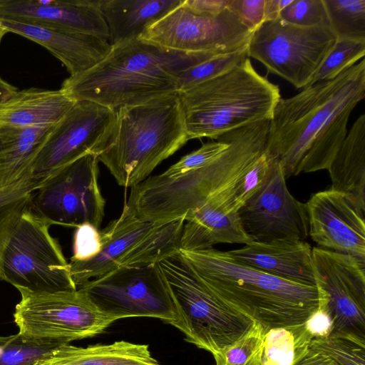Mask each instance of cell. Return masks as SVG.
I'll use <instances>...</instances> for the list:
<instances>
[{
	"label": "cell",
	"mask_w": 365,
	"mask_h": 365,
	"mask_svg": "<svg viewBox=\"0 0 365 365\" xmlns=\"http://www.w3.org/2000/svg\"><path fill=\"white\" fill-rule=\"evenodd\" d=\"M238 214L245 231L253 241H305L309 235L306 203L289 192L286 178L275 159L264 185Z\"/></svg>",
	"instance_id": "16"
},
{
	"label": "cell",
	"mask_w": 365,
	"mask_h": 365,
	"mask_svg": "<svg viewBox=\"0 0 365 365\" xmlns=\"http://www.w3.org/2000/svg\"><path fill=\"white\" fill-rule=\"evenodd\" d=\"M365 97V59L329 81L281 98L269 120L266 151L287 178L328 170L346 138L351 112Z\"/></svg>",
	"instance_id": "1"
},
{
	"label": "cell",
	"mask_w": 365,
	"mask_h": 365,
	"mask_svg": "<svg viewBox=\"0 0 365 365\" xmlns=\"http://www.w3.org/2000/svg\"><path fill=\"white\" fill-rule=\"evenodd\" d=\"M264 333L255 323L233 344L213 355L216 365H260Z\"/></svg>",
	"instance_id": "34"
},
{
	"label": "cell",
	"mask_w": 365,
	"mask_h": 365,
	"mask_svg": "<svg viewBox=\"0 0 365 365\" xmlns=\"http://www.w3.org/2000/svg\"><path fill=\"white\" fill-rule=\"evenodd\" d=\"M51 225L31 205L22 212L3 255L4 281L36 292L78 289L58 240L49 232Z\"/></svg>",
	"instance_id": "8"
},
{
	"label": "cell",
	"mask_w": 365,
	"mask_h": 365,
	"mask_svg": "<svg viewBox=\"0 0 365 365\" xmlns=\"http://www.w3.org/2000/svg\"><path fill=\"white\" fill-rule=\"evenodd\" d=\"M252 241L238 212L227 214L221 209L204 205L185 221L180 250L208 249L218 243L245 245Z\"/></svg>",
	"instance_id": "25"
},
{
	"label": "cell",
	"mask_w": 365,
	"mask_h": 365,
	"mask_svg": "<svg viewBox=\"0 0 365 365\" xmlns=\"http://www.w3.org/2000/svg\"><path fill=\"white\" fill-rule=\"evenodd\" d=\"M100 231L89 223L76 227L73 236V255L71 262L87 261L96 257L101 251Z\"/></svg>",
	"instance_id": "39"
},
{
	"label": "cell",
	"mask_w": 365,
	"mask_h": 365,
	"mask_svg": "<svg viewBox=\"0 0 365 365\" xmlns=\"http://www.w3.org/2000/svg\"><path fill=\"white\" fill-rule=\"evenodd\" d=\"M312 264L319 306L329 315L328 336L365 344V262L322 247L312 248Z\"/></svg>",
	"instance_id": "13"
},
{
	"label": "cell",
	"mask_w": 365,
	"mask_h": 365,
	"mask_svg": "<svg viewBox=\"0 0 365 365\" xmlns=\"http://www.w3.org/2000/svg\"><path fill=\"white\" fill-rule=\"evenodd\" d=\"M115 119V111L88 101H76L50 133L28 175L37 189L57 170L93 154L96 156Z\"/></svg>",
	"instance_id": "15"
},
{
	"label": "cell",
	"mask_w": 365,
	"mask_h": 365,
	"mask_svg": "<svg viewBox=\"0 0 365 365\" xmlns=\"http://www.w3.org/2000/svg\"><path fill=\"white\" fill-rule=\"evenodd\" d=\"M227 9L252 33L264 21V0H230Z\"/></svg>",
	"instance_id": "40"
},
{
	"label": "cell",
	"mask_w": 365,
	"mask_h": 365,
	"mask_svg": "<svg viewBox=\"0 0 365 365\" xmlns=\"http://www.w3.org/2000/svg\"><path fill=\"white\" fill-rule=\"evenodd\" d=\"M309 348L330 358L336 365H365V344L344 336L313 339Z\"/></svg>",
	"instance_id": "35"
},
{
	"label": "cell",
	"mask_w": 365,
	"mask_h": 365,
	"mask_svg": "<svg viewBox=\"0 0 365 365\" xmlns=\"http://www.w3.org/2000/svg\"><path fill=\"white\" fill-rule=\"evenodd\" d=\"M279 19L303 26L328 24L323 0H292L281 12Z\"/></svg>",
	"instance_id": "37"
},
{
	"label": "cell",
	"mask_w": 365,
	"mask_h": 365,
	"mask_svg": "<svg viewBox=\"0 0 365 365\" xmlns=\"http://www.w3.org/2000/svg\"><path fill=\"white\" fill-rule=\"evenodd\" d=\"M364 56L365 41L336 40L307 86L335 78L364 58Z\"/></svg>",
	"instance_id": "31"
},
{
	"label": "cell",
	"mask_w": 365,
	"mask_h": 365,
	"mask_svg": "<svg viewBox=\"0 0 365 365\" xmlns=\"http://www.w3.org/2000/svg\"><path fill=\"white\" fill-rule=\"evenodd\" d=\"M157 224L140 220L124 204L120 215L100 231V252L87 261L69 262L76 287L93 277L128 267L137 246Z\"/></svg>",
	"instance_id": "19"
},
{
	"label": "cell",
	"mask_w": 365,
	"mask_h": 365,
	"mask_svg": "<svg viewBox=\"0 0 365 365\" xmlns=\"http://www.w3.org/2000/svg\"><path fill=\"white\" fill-rule=\"evenodd\" d=\"M249 58L247 48L241 51L213 56L178 73V92L215 78Z\"/></svg>",
	"instance_id": "32"
},
{
	"label": "cell",
	"mask_w": 365,
	"mask_h": 365,
	"mask_svg": "<svg viewBox=\"0 0 365 365\" xmlns=\"http://www.w3.org/2000/svg\"><path fill=\"white\" fill-rule=\"evenodd\" d=\"M230 0H185L184 3L197 13L216 16L227 9Z\"/></svg>",
	"instance_id": "43"
},
{
	"label": "cell",
	"mask_w": 365,
	"mask_h": 365,
	"mask_svg": "<svg viewBox=\"0 0 365 365\" xmlns=\"http://www.w3.org/2000/svg\"><path fill=\"white\" fill-rule=\"evenodd\" d=\"M180 252L207 286L266 333L303 324L319 309L315 286L294 283L241 263L213 248Z\"/></svg>",
	"instance_id": "3"
},
{
	"label": "cell",
	"mask_w": 365,
	"mask_h": 365,
	"mask_svg": "<svg viewBox=\"0 0 365 365\" xmlns=\"http://www.w3.org/2000/svg\"><path fill=\"white\" fill-rule=\"evenodd\" d=\"M6 33H8V31L1 26L0 23V41Z\"/></svg>",
	"instance_id": "46"
},
{
	"label": "cell",
	"mask_w": 365,
	"mask_h": 365,
	"mask_svg": "<svg viewBox=\"0 0 365 365\" xmlns=\"http://www.w3.org/2000/svg\"><path fill=\"white\" fill-rule=\"evenodd\" d=\"M292 1V0H264V21L279 19L281 12Z\"/></svg>",
	"instance_id": "44"
},
{
	"label": "cell",
	"mask_w": 365,
	"mask_h": 365,
	"mask_svg": "<svg viewBox=\"0 0 365 365\" xmlns=\"http://www.w3.org/2000/svg\"><path fill=\"white\" fill-rule=\"evenodd\" d=\"M310 341L304 324L272 329L264 334L260 365H292L298 347Z\"/></svg>",
	"instance_id": "30"
},
{
	"label": "cell",
	"mask_w": 365,
	"mask_h": 365,
	"mask_svg": "<svg viewBox=\"0 0 365 365\" xmlns=\"http://www.w3.org/2000/svg\"><path fill=\"white\" fill-rule=\"evenodd\" d=\"M36 185L28 178L0 188V281L6 245L22 212L31 204Z\"/></svg>",
	"instance_id": "28"
},
{
	"label": "cell",
	"mask_w": 365,
	"mask_h": 365,
	"mask_svg": "<svg viewBox=\"0 0 365 365\" xmlns=\"http://www.w3.org/2000/svg\"><path fill=\"white\" fill-rule=\"evenodd\" d=\"M76 101L59 90L31 88L0 103V126L56 125Z\"/></svg>",
	"instance_id": "22"
},
{
	"label": "cell",
	"mask_w": 365,
	"mask_h": 365,
	"mask_svg": "<svg viewBox=\"0 0 365 365\" xmlns=\"http://www.w3.org/2000/svg\"><path fill=\"white\" fill-rule=\"evenodd\" d=\"M292 365H336L327 356L309 348V344L299 346Z\"/></svg>",
	"instance_id": "42"
},
{
	"label": "cell",
	"mask_w": 365,
	"mask_h": 365,
	"mask_svg": "<svg viewBox=\"0 0 365 365\" xmlns=\"http://www.w3.org/2000/svg\"><path fill=\"white\" fill-rule=\"evenodd\" d=\"M18 91V89L0 78V103L7 101Z\"/></svg>",
	"instance_id": "45"
},
{
	"label": "cell",
	"mask_w": 365,
	"mask_h": 365,
	"mask_svg": "<svg viewBox=\"0 0 365 365\" xmlns=\"http://www.w3.org/2000/svg\"><path fill=\"white\" fill-rule=\"evenodd\" d=\"M175 306L173 327L185 340L212 355L233 344L255 324L219 298L180 250L158 262Z\"/></svg>",
	"instance_id": "7"
},
{
	"label": "cell",
	"mask_w": 365,
	"mask_h": 365,
	"mask_svg": "<svg viewBox=\"0 0 365 365\" xmlns=\"http://www.w3.org/2000/svg\"><path fill=\"white\" fill-rule=\"evenodd\" d=\"M336 41L328 24L303 26L278 19L252 32L247 52L269 73L299 89L307 86Z\"/></svg>",
	"instance_id": "10"
},
{
	"label": "cell",
	"mask_w": 365,
	"mask_h": 365,
	"mask_svg": "<svg viewBox=\"0 0 365 365\" xmlns=\"http://www.w3.org/2000/svg\"><path fill=\"white\" fill-rule=\"evenodd\" d=\"M252 161L246 146L230 140L227 148L206 165L188 172L149 177L131 187L125 202L140 220L165 223L185 221L210 203L232 209L238 182Z\"/></svg>",
	"instance_id": "5"
},
{
	"label": "cell",
	"mask_w": 365,
	"mask_h": 365,
	"mask_svg": "<svg viewBox=\"0 0 365 365\" xmlns=\"http://www.w3.org/2000/svg\"><path fill=\"white\" fill-rule=\"evenodd\" d=\"M328 170L330 188L349 195L365 210V114L353 123Z\"/></svg>",
	"instance_id": "27"
},
{
	"label": "cell",
	"mask_w": 365,
	"mask_h": 365,
	"mask_svg": "<svg viewBox=\"0 0 365 365\" xmlns=\"http://www.w3.org/2000/svg\"><path fill=\"white\" fill-rule=\"evenodd\" d=\"M184 1L150 26L139 39L189 53L220 55L247 47L252 33L228 9L216 16L203 15Z\"/></svg>",
	"instance_id": "14"
},
{
	"label": "cell",
	"mask_w": 365,
	"mask_h": 365,
	"mask_svg": "<svg viewBox=\"0 0 365 365\" xmlns=\"http://www.w3.org/2000/svg\"><path fill=\"white\" fill-rule=\"evenodd\" d=\"M183 1L102 0L101 9L109 29L110 44L113 46L138 39Z\"/></svg>",
	"instance_id": "23"
},
{
	"label": "cell",
	"mask_w": 365,
	"mask_h": 365,
	"mask_svg": "<svg viewBox=\"0 0 365 365\" xmlns=\"http://www.w3.org/2000/svg\"><path fill=\"white\" fill-rule=\"evenodd\" d=\"M213 56L173 51L138 38L112 46L96 66L65 79L60 90L75 101L115 111L178 93V73Z\"/></svg>",
	"instance_id": "2"
},
{
	"label": "cell",
	"mask_w": 365,
	"mask_h": 365,
	"mask_svg": "<svg viewBox=\"0 0 365 365\" xmlns=\"http://www.w3.org/2000/svg\"><path fill=\"white\" fill-rule=\"evenodd\" d=\"M33 365H162L148 344L116 341L86 347L61 344Z\"/></svg>",
	"instance_id": "24"
},
{
	"label": "cell",
	"mask_w": 365,
	"mask_h": 365,
	"mask_svg": "<svg viewBox=\"0 0 365 365\" xmlns=\"http://www.w3.org/2000/svg\"><path fill=\"white\" fill-rule=\"evenodd\" d=\"M306 206L313 241L365 262V210L351 197L330 188L312 195Z\"/></svg>",
	"instance_id": "17"
},
{
	"label": "cell",
	"mask_w": 365,
	"mask_h": 365,
	"mask_svg": "<svg viewBox=\"0 0 365 365\" xmlns=\"http://www.w3.org/2000/svg\"><path fill=\"white\" fill-rule=\"evenodd\" d=\"M59 345L29 339L19 333L0 336V365H33Z\"/></svg>",
	"instance_id": "33"
},
{
	"label": "cell",
	"mask_w": 365,
	"mask_h": 365,
	"mask_svg": "<svg viewBox=\"0 0 365 365\" xmlns=\"http://www.w3.org/2000/svg\"><path fill=\"white\" fill-rule=\"evenodd\" d=\"M228 252L238 262L275 277L300 284L315 286L312 248L306 241H252Z\"/></svg>",
	"instance_id": "21"
},
{
	"label": "cell",
	"mask_w": 365,
	"mask_h": 365,
	"mask_svg": "<svg viewBox=\"0 0 365 365\" xmlns=\"http://www.w3.org/2000/svg\"><path fill=\"white\" fill-rule=\"evenodd\" d=\"M227 146L228 143L220 136L216 141L207 143L197 150L183 156L163 174L173 176L202 167L219 155Z\"/></svg>",
	"instance_id": "38"
},
{
	"label": "cell",
	"mask_w": 365,
	"mask_h": 365,
	"mask_svg": "<svg viewBox=\"0 0 365 365\" xmlns=\"http://www.w3.org/2000/svg\"><path fill=\"white\" fill-rule=\"evenodd\" d=\"M188 140L177 93L116 110L97 158L119 185L132 187Z\"/></svg>",
	"instance_id": "4"
},
{
	"label": "cell",
	"mask_w": 365,
	"mask_h": 365,
	"mask_svg": "<svg viewBox=\"0 0 365 365\" xmlns=\"http://www.w3.org/2000/svg\"><path fill=\"white\" fill-rule=\"evenodd\" d=\"M55 126H0V188L28 178L37 154Z\"/></svg>",
	"instance_id": "26"
},
{
	"label": "cell",
	"mask_w": 365,
	"mask_h": 365,
	"mask_svg": "<svg viewBox=\"0 0 365 365\" xmlns=\"http://www.w3.org/2000/svg\"><path fill=\"white\" fill-rule=\"evenodd\" d=\"M98 160L84 155L43 180L31 207L51 225L77 227L89 223L99 230L106 200L98 184Z\"/></svg>",
	"instance_id": "12"
},
{
	"label": "cell",
	"mask_w": 365,
	"mask_h": 365,
	"mask_svg": "<svg viewBox=\"0 0 365 365\" xmlns=\"http://www.w3.org/2000/svg\"><path fill=\"white\" fill-rule=\"evenodd\" d=\"M274 160V158L264 150L240 180L234 198L236 212L264 185Z\"/></svg>",
	"instance_id": "36"
},
{
	"label": "cell",
	"mask_w": 365,
	"mask_h": 365,
	"mask_svg": "<svg viewBox=\"0 0 365 365\" xmlns=\"http://www.w3.org/2000/svg\"><path fill=\"white\" fill-rule=\"evenodd\" d=\"M304 326L312 340L328 336L332 329V322L327 312L319 308L304 323Z\"/></svg>",
	"instance_id": "41"
},
{
	"label": "cell",
	"mask_w": 365,
	"mask_h": 365,
	"mask_svg": "<svg viewBox=\"0 0 365 365\" xmlns=\"http://www.w3.org/2000/svg\"><path fill=\"white\" fill-rule=\"evenodd\" d=\"M189 140L220 135L270 120L280 89L259 74L249 58L229 71L178 92Z\"/></svg>",
	"instance_id": "6"
},
{
	"label": "cell",
	"mask_w": 365,
	"mask_h": 365,
	"mask_svg": "<svg viewBox=\"0 0 365 365\" xmlns=\"http://www.w3.org/2000/svg\"><path fill=\"white\" fill-rule=\"evenodd\" d=\"M9 32L24 36L46 48L66 68L70 76L89 70L110 51L108 41L77 31L0 19Z\"/></svg>",
	"instance_id": "20"
},
{
	"label": "cell",
	"mask_w": 365,
	"mask_h": 365,
	"mask_svg": "<svg viewBox=\"0 0 365 365\" xmlns=\"http://www.w3.org/2000/svg\"><path fill=\"white\" fill-rule=\"evenodd\" d=\"M14 319L19 334L59 344L98 335L116 320L101 312L79 289L36 292L17 289Z\"/></svg>",
	"instance_id": "9"
},
{
	"label": "cell",
	"mask_w": 365,
	"mask_h": 365,
	"mask_svg": "<svg viewBox=\"0 0 365 365\" xmlns=\"http://www.w3.org/2000/svg\"><path fill=\"white\" fill-rule=\"evenodd\" d=\"M102 0H0V19L59 28L110 42Z\"/></svg>",
	"instance_id": "18"
},
{
	"label": "cell",
	"mask_w": 365,
	"mask_h": 365,
	"mask_svg": "<svg viewBox=\"0 0 365 365\" xmlns=\"http://www.w3.org/2000/svg\"><path fill=\"white\" fill-rule=\"evenodd\" d=\"M78 289L101 312L116 321L147 317L172 326L178 321L175 304L158 263L118 267Z\"/></svg>",
	"instance_id": "11"
},
{
	"label": "cell",
	"mask_w": 365,
	"mask_h": 365,
	"mask_svg": "<svg viewBox=\"0 0 365 365\" xmlns=\"http://www.w3.org/2000/svg\"><path fill=\"white\" fill-rule=\"evenodd\" d=\"M336 40L365 41V0H323Z\"/></svg>",
	"instance_id": "29"
}]
</instances>
